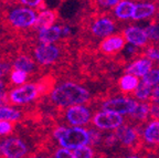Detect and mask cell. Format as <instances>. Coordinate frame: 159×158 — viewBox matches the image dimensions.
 <instances>
[{
	"label": "cell",
	"instance_id": "2e32d148",
	"mask_svg": "<svg viewBox=\"0 0 159 158\" xmlns=\"http://www.w3.org/2000/svg\"><path fill=\"white\" fill-rule=\"evenodd\" d=\"M135 9V2L133 0H119L117 5L113 7V16L119 21L132 20Z\"/></svg>",
	"mask_w": 159,
	"mask_h": 158
},
{
	"label": "cell",
	"instance_id": "8d00e7d4",
	"mask_svg": "<svg viewBox=\"0 0 159 158\" xmlns=\"http://www.w3.org/2000/svg\"><path fill=\"white\" fill-rule=\"evenodd\" d=\"M137 49H138V48H136V47H134V45L126 43V44H125V47H124V49H123L122 51L125 52V54L129 55V57H133V55H136Z\"/></svg>",
	"mask_w": 159,
	"mask_h": 158
},
{
	"label": "cell",
	"instance_id": "4dcf8cb0",
	"mask_svg": "<svg viewBox=\"0 0 159 158\" xmlns=\"http://www.w3.org/2000/svg\"><path fill=\"white\" fill-rule=\"evenodd\" d=\"M117 143H118V141H117V137H116V135H115V133H109V134H107V135L103 136L102 144L105 147L113 148L114 146H116Z\"/></svg>",
	"mask_w": 159,
	"mask_h": 158
},
{
	"label": "cell",
	"instance_id": "5bb4252c",
	"mask_svg": "<svg viewBox=\"0 0 159 158\" xmlns=\"http://www.w3.org/2000/svg\"><path fill=\"white\" fill-rule=\"evenodd\" d=\"M142 139L146 145L159 146V119L152 118L140 132Z\"/></svg>",
	"mask_w": 159,
	"mask_h": 158
},
{
	"label": "cell",
	"instance_id": "5b68a950",
	"mask_svg": "<svg viewBox=\"0 0 159 158\" xmlns=\"http://www.w3.org/2000/svg\"><path fill=\"white\" fill-rule=\"evenodd\" d=\"M40 95H41V92H40L39 84L23 83L13 89L12 91H10V93L8 94V100H9V103H12L15 105H25L37 100Z\"/></svg>",
	"mask_w": 159,
	"mask_h": 158
},
{
	"label": "cell",
	"instance_id": "52a82bcc",
	"mask_svg": "<svg viewBox=\"0 0 159 158\" xmlns=\"http://www.w3.org/2000/svg\"><path fill=\"white\" fill-rule=\"evenodd\" d=\"M93 113L86 104H76L66 107L64 118L70 126H85L91 123Z\"/></svg>",
	"mask_w": 159,
	"mask_h": 158
},
{
	"label": "cell",
	"instance_id": "4fadbf2b",
	"mask_svg": "<svg viewBox=\"0 0 159 158\" xmlns=\"http://www.w3.org/2000/svg\"><path fill=\"white\" fill-rule=\"evenodd\" d=\"M126 41L122 35H113L104 38L102 42L99 43V50L104 53V54H116L124 49Z\"/></svg>",
	"mask_w": 159,
	"mask_h": 158
},
{
	"label": "cell",
	"instance_id": "74e56055",
	"mask_svg": "<svg viewBox=\"0 0 159 158\" xmlns=\"http://www.w3.org/2000/svg\"><path fill=\"white\" fill-rule=\"evenodd\" d=\"M10 69H11L10 64H8V63H6V62L0 61V79L3 77L5 75H7L10 72Z\"/></svg>",
	"mask_w": 159,
	"mask_h": 158
},
{
	"label": "cell",
	"instance_id": "ba28073f",
	"mask_svg": "<svg viewBox=\"0 0 159 158\" xmlns=\"http://www.w3.org/2000/svg\"><path fill=\"white\" fill-rule=\"evenodd\" d=\"M34 58L41 65H52L61 57V49L54 43H40L34 48Z\"/></svg>",
	"mask_w": 159,
	"mask_h": 158
},
{
	"label": "cell",
	"instance_id": "7bdbcfd3",
	"mask_svg": "<svg viewBox=\"0 0 159 158\" xmlns=\"http://www.w3.org/2000/svg\"><path fill=\"white\" fill-rule=\"evenodd\" d=\"M5 89H6V83L2 80H0V92H3Z\"/></svg>",
	"mask_w": 159,
	"mask_h": 158
},
{
	"label": "cell",
	"instance_id": "e0dca14e",
	"mask_svg": "<svg viewBox=\"0 0 159 158\" xmlns=\"http://www.w3.org/2000/svg\"><path fill=\"white\" fill-rule=\"evenodd\" d=\"M157 12V7L152 2H138L135 3V9L132 16L134 21H142V20L150 19Z\"/></svg>",
	"mask_w": 159,
	"mask_h": 158
},
{
	"label": "cell",
	"instance_id": "f35d334b",
	"mask_svg": "<svg viewBox=\"0 0 159 158\" xmlns=\"http://www.w3.org/2000/svg\"><path fill=\"white\" fill-rule=\"evenodd\" d=\"M150 116L159 119V104H150Z\"/></svg>",
	"mask_w": 159,
	"mask_h": 158
},
{
	"label": "cell",
	"instance_id": "44dd1931",
	"mask_svg": "<svg viewBox=\"0 0 159 158\" xmlns=\"http://www.w3.org/2000/svg\"><path fill=\"white\" fill-rule=\"evenodd\" d=\"M150 117V103L148 102H138L136 109L129 115V118L138 123H144Z\"/></svg>",
	"mask_w": 159,
	"mask_h": 158
},
{
	"label": "cell",
	"instance_id": "30bf717a",
	"mask_svg": "<svg viewBox=\"0 0 159 158\" xmlns=\"http://www.w3.org/2000/svg\"><path fill=\"white\" fill-rule=\"evenodd\" d=\"M122 35L128 44H132L138 49H144L149 43L145 29L139 26H128L123 30Z\"/></svg>",
	"mask_w": 159,
	"mask_h": 158
},
{
	"label": "cell",
	"instance_id": "484cf974",
	"mask_svg": "<svg viewBox=\"0 0 159 158\" xmlns=\"http://www.w3.org/2000/svg\"><path fill=\"white\" fill-rule=\"evenodd\" d=\"M140 81L147 83L152 87L158 85L159 84V67H152V69L149 70L146 74L144 75V77H140Z\"/></svg>",
	"mask_w": 159,
	"mask_h": 158
},
{
	"label": "cell",
	"instance_id": "60d3db41",
	"mask_svg": "<svg viewBox=\"0 0 159 158\" xmlns=\"http://www.w3.org/2000/svg\"><path fill=\"white\" fill-rule=\"evenodd\" d=\"M9 103V100H8V94L5 91L0 92V106L1 105H7Z\"/></svg>",
	"mask_w": 159,
	"mask_h": 158
},
{
	"label": "cell",
	"instance_id": "277c9868",
	"mask_svg": "<svg viewBox=\"0 0 159 158\" xmlns=\"http://www.w3.org/2000/svg\"><path fill=\"white\" fill-rule=\"evenodd\" d=\"M91 122L95 128L102 132H114L123 123H125V116L120 114L114 113L109 111H98L93 114Z\"/></svg>",
	"mask_w": 159,
	"mask_h": 158
},
{
	"label": "cell",
	"instance_id": "4316f807",
	"mask_svg": "<svg viewBox=\"0 0 159 158\" xmlns=\"http://www.w3.org/2000/svg\"><path fill=\"white\" fill-rule=\"evenodd\" d=\"M144 29L149 42H152V43L159 42V26L157 23H149Z\"/></svg>",
	"mask_w": 159,
	"mask_h": 158
},
{
	"label": "cell",
	"instance_id": "e575fe53",
	"mask_svg": "<svg viewBox=\"0 0 159 158\" xmlns=\"http://www.w3.org/2000/svg\"><path fill=\"white\" fill-rule=\"evenodd\" d=\"M21 5L30 8H39L41 5H43V0H19Z\"/></svg>",
	"mask_w": 159,
	"mask_h": 158
},
{
	"label": "cell",
	"instance_id": "7a4b0ae2",
	"mask_svg": "<svg viewBox=\"0 0 159 158\" xmlns=\"http://www.w3.org/2000/svg\"><path fill=\"white\" fill-rule=\"evenodd\" d=\"M59 145L71 151L80 146L89 144V129L83 126H71L66 127L63 134L57 138Z\"/></svg>",
	"mask_w": 159,
	"mask_h": 158
},
{
	"label": "cell",
	"instance_id": "b9f144b4",
	"mask_svg": "<svg viewBox=\"0 0 159 158\" xmlns=\"http://www.w3.org/2000/svg\"><path fill=\"white\" fill-rule=\"evenodd\" d=\"M61 31H62V37H69L71 35V28L69 26H61Z\"/></svg>",
	"mask_w": 159,
	"mask_h": 158
},
{
	"label": "cell",
	"instance_id": "d6986e66",
	"mask_svg": "<svg viewBox=\"0 0 159 158\" xmlns=\"http://www.w3.org/2000/svg\"><path fill=\"white\" fill-rule=\"evenodd\" d=\"M57 12L54 10H42L39 15L37 16L34 21V25L33 28L35 30H41V29H45V28H49L51 26L54 25V22L57 21Z\"/></svg>",
	"mask_w": 159,
	"mask_h": 158
},
{
	"label": "cell",
	"instance_id": "1f68e13d",
	"mask_svg": "<svg viewBox=\"0 0 159 158\" xmlns=\"http://www.w3.org/2000/svg\"><path fill=\"white\" fill-rule=\"evenodd\" d=\"M13 131V124L10 121H1L0 119V136H6L11 134Z\"/></svg>",
	"mask_w": 159,
	"mask_h": 158
},
{
	"label": "cell",
	"instance_id": "836d02e7",
	"mask_svg": "<svg viewBox=\"0 0 159 158\" xmlns=\"http://www.w3.org/2000/svg\"><path fill=\"white\" fill-rule=\"evenodd\" d=\"M119 0H95L96 5L98 6L101 9H111L115 5H117Z\"/></svg>",
	"mask_w": 159,
	"mask_h": 158
},
{
	"label": "cell",
	"instance_id": "cb8c5ba5",
	"mask_svg": "<svg viewBox=\"0 0 159 158\" xmlns=\"http://www.w3.org/2000/svg\"><path fill=\"white\" fill-rule=\"evenodd\" d=\"M20 118H21L20 111L13 109V107L7 106V105H1L0 106V119L1 121L16 122Z\"/></svg>",
	"mask_w": 159,
	"mask_h": 158
},
{
	"label": "cell",
	"instance_id": "7402d4cb",
	"mask_svg": "<svg viewBox=\"0 0 159 158\" xmlns=\"http://www.w3.org/2000/svg\"><path fill=\"white\" fill-rule=\"evenodd\" d=\"M152 87L150 85H148L145 82L140 81L139 84L137 85V87L133 92V97L135 100H137L138 102H146L149 101L150 95H152Z\"/></svg>",
	"mask_w": 159,
	"mask_h": 158
},
{
	"label": "cell",
	"instance_id": "9a60e30c",
	"mask_svg": "<svg viewBox=\"0 0 159 158\" xmlns=\"http://www.w3.org/2000/svg\"><path fill=\"white\" fill-rule=\"evenodd\" d=\"M152 67H154V62L144 55L142 58H137V59L133 60L129 64H127V67H125V73H130L140 79Z\"/></svg>",
	"mask_w": 159,
	"mask_h": 158
},
{
	"label": "cell",
	"instance_id": "d590c367",
	"mask_svg": "<svg viewBox=\"0 0 159 158\" xmlns=\"http://www.w3.org/2000/svg\"><path fill=\"white\" fill-rule=\"evenodd\" d=\"M149 101H150V104H159V84L152 87Z\"/></svg>",
	"mask_w": 159,
	"mask_h": 158
},
{
	"label": "cell",
	"instance_id": "9c48e42d",
	"mask_svg": "<svg viewBox=\"0 0 159 158\" xmlns=\"http://www.w3.org/2000/svg\"><path fill=\"white\" fill-rule=\"evenodd\" d=\"M1 145V156L7 158H22L28 155V146L20 138H10L0 142Z\"/></svg>",
	"mask_w": 159,
	"mask_h": 158
},
{
	"label": "cell",
	"instance_id": "ffe728a7",
	"mask_svg": "<svg viewBox=\"0 0 159 158\" xmlns=\"http://www.w3.org/2000/svg\"><path fill=\"white\" fill-rule=\"evenodd\" d=\"M140 82V79L138 77L130 73H125L118 81V87L120 92L124 94H132L134 90L137 87V85Z\"/></svg>",
	"mask_w": 159,
	"mask_h": 158
},
{
	"label": "cell",
	"instance_id": "603a6c76",
	"mask_svg": "<svg viewBox=\"0 0 159 158\" xmlns=\"http://www.w3.org/2000/svg\"><path fill=\"white\" fill-rule=\"evenodd\" d=\"M12 67L13 69L21 70V71H25L27 73H31V72L34 71L35 63L33 62V60L31 58L27 57V55H19L13 61Z\"/></svg>",
	"mask_w": 159,
	"mask_h": 158
},
{
	"label": "cell",
	"instance_id": "6da1fadb",
	"mask_svg": "<svg viewBox=\"0 0 159 158\" xmlns=\"http://www.w3.org/2000/svg\"><path fill=\"white\" fill-rule=\"evenodd\" d=\"M50 100L57 107H66L76 104H86L91 100L89 91L75 82H63L51 90Z\"/></svg>",
	"mask_w": 159,
	"mask_h": 158
},
{
	"label": "cell",
	"instance_id": "f546056e",
	"mask_svg": "<svg viewBox=\"0 0 159 158\" xmlns=\"http://www.w3.org/2000/svg\"><path fill=\"white\" fill-rule=\"evenodd\" d=\"M144 55L152 62H159V47L158 45H147L144 48Z\"/></svg>",
	"mask_w": 159,
	"mask_h": 158
},
{
	"label": "cell",
	"instance_id": "83f0119b",
	"mask_svg": "<svg viewBox=\"0 0 159 158\" xmlns=\"http://www.w3.org/2000/svg\"><path fill=\"white\" fill-rule=\"evenodd\" d=\"M28 79V73L21 70L13 69V71L11 72L10 75V81L12 82V84L15 85H21V84L25 83Z\"/></svg>",
	"mask_w": 159,
	"mask_h": 158
},
{
	"label": "cell",
	"instance_id": "d4e9b609",
	"mask_svg": "<svg viewBox=\"0 0 159 158\" xmlns=\"http://www.w3.org/2000/svg\"><path fill=\"white\" fill-rule=\"evenodd\" d=\"M73 158H93L95 156V149L93 146L89 145H82L73 149Z\"/></svg>",
	"mask_w": 159,
	"mask_h": 158
},
{
	"label": "cell",
	"instance_id": "ac0fdd59",
	"mask_svg": "<svg viewBox=\"0 0 159 158\" xmlns=\"http://www.w3.org/2000/svg\"><path fill=\"white\" fill-rule=\"evenodd\" d=\"M62 37V31H61V26L53 25L49 28L39 30L38 33V39L40 43H55L59 41Z\"/></svg>",
	"mask_w": 159,
	"mask_h": 158
},
{
	"label": "cell",
	"instance_id": "d6a6232c",
	"mask_svg": "<svg viewBox=\"0 0 159 158\" xmlns=\"http://www.w3.org/2000/svg\"><path fill=\"white\" fill-rule=\"evenodd\" d=\"M54 156L55 158H73V153L71 149L65 148V147H60L59 149L54 151Z\"/></svg>",
	"mask_w": 159,
	"mask_h": 158
},
{
	"label": "cell",
	"instance_id": "3957f363",
	"mask_svg": "<svg viewBox=\"0 0 159 158\" xmlns=\"http://www.w3.org/2000/svg\"><path fill=\"white\" fill-rule=\"evenodd\" d=\"M137 105H138V101L133 96L122 95V96H113L106 99L102 102L101 107L102 109L114 112L123 116H129L136 109Z\"/></svg>",
	"mask_w": 159,
	"mask_h": 158
},
{
	"label": "cell",
	"instance_id": "7c38bea8",
	"mask_svg": "<svg viewBox=\"0 0 159 158\" xmlns=\"http://www.w3.org/2000/svg\"><path fill=\"white\" fill-rule=\"evenodd\" d=\"M89 29H91V33L95 38L104 39V38L115 33L116 25H115V21L112 18L107 17V16H103V17L96 18L92 22Z\"/></svg>",
	"mask_w": 159,
	"mask_h": 158
},
{
	"label": "cell",
	"instance_id": "8fae6325",
	"mask_svg": "<svg viewBox=\"0 0 159 158\" xmlns=\"http://www.w3.org/2000/svg\"><path fill=\"white\" fill-rule=\"evenodd\" d=\"M114 132L118 143L125 147H134L139 142V135H140L139 129L130 124L123 123Z\"/></svg>",
	"mask_w": 159,
	"mask_h": 158
},
{
	"label": "cell",
	"instance_id": "f1b7e54d",
	"mask_svg": "<svg viewBox=\"0 0 159 158\" xmlns=\"http://www.w3.org/2000/svg\"><path fill=\"white\" fill-rule=\"evenodd\" d=\"M103 142V134L102 131L97 128L89 129V145L91 146H98Z\"/></svg>",
	"mask_w": 159,
	"mask_h": 158
},
{
	"label": "cell",
	"instance_id": "ab89813d",
	"mask_svg": "<svg viewBox=\"0 0 159 158\" xmlns=\"http://www.w3.org/2000/svg\"><path fill=\"white\" fill-rule=\"evenodd\" d=\"M65 128H66V126H64V125H60V126H57V128H54V131H53V134H52L53 138L57 141V138H59L60 136L62 135L63 132L65 131Z\"/></svg>",
	"mask_w": 159,
	"mask_h": 158
},
{
	"label": "cell",
	"instance_id": "8992f818",
	"mask_svg": "<svg viewBox=\"0 0 159 158\" xmlns=\"http://www.w3.org/2000/svg\"><path fill=\"white\" fill-rule=\"evenodd\" d=\"M37 18V13L33 8L18 7L12 9L8 15V21L13 28L17 29H28L33 27Z\"/></svg>",
	"mask_w": 159,
	"mask_h": 158
}]
</instances>
